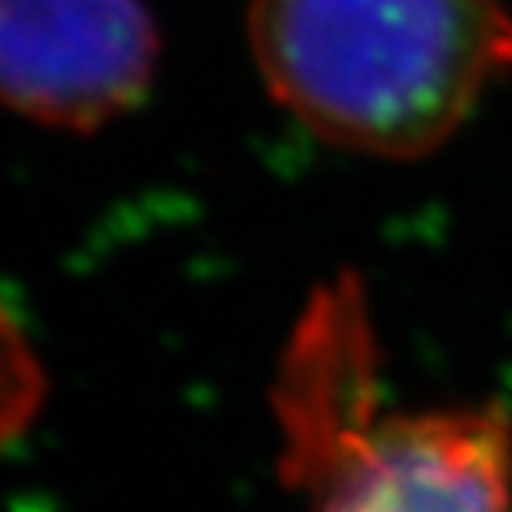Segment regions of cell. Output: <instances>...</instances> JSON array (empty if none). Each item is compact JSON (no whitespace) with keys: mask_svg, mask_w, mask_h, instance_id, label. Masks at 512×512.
<instances>
[{"mask_svg":"<svg viewBox=\"0 0 512 512\" xmlns=\"http://www.w3.org/2000/svg\"><path fill=\"white\" fill-rule=\"evenodd\" d=\"M267 89L313 136L370 157H427L512 72L502 0H253Z\"/></svg>","mask_w":512,"mask_h":512,"instance_id":"obj_1","label":"cell"},{"mask_svg":"<svg viewBox=\"0 0 512 512\" xmlns=\"http://www.w3.org/2000/svg\"><path fill=\"white\" fill-rule=\"evenodd\" d=\"M299 477L313 480V512H505L512 416L502 406L370 416Z\"/></svg>","mask_w":512,"mask_h":512,"instance_id":"obj_2","label":"cell"},{"mask_svg":"<svg viewBox=\"0 0 512 512\" xmlns=\"http://www.w3.org/2000/svg\"><path fill=\"white\" fill-rule=\"evenodd\" d=\"M157 29L139 0H0V104L89 132L139 107Z\"/></svg>","mask_w":512,"mask_h":512,"instance_id":"obj_3","label":"cell"},{"mask_svg":"<svg viewBox=\"0 0 512 512\" xmlns=\"http://www.w3.org/2000/svg\"><path fill=\"white\" fill-rule=\"evenodd\" d=\"M32 370L25 342L0 310V438L25 416L32 402Z\"/></svg>","mask_w":512,"mask_h":512,"instance_id":"obj_4","label":"cell"}]
</instances>
